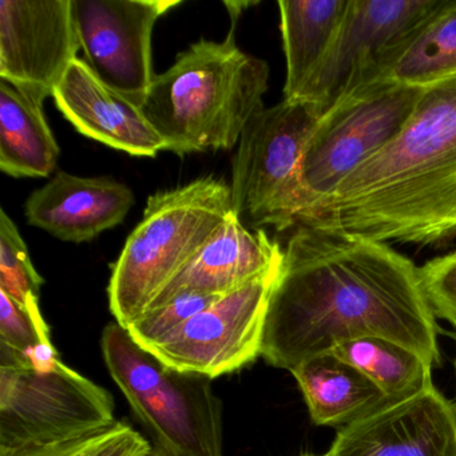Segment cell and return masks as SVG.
Returning a JSON list of instances; mask_svg holds the SVG:
<instances>
[{
    "instance_id": "1",
    "label": "cell",
    "mask_w": 456,
    "mask_h": 456,
    "mask_svg": "<svg viewBox=\"0 0 456 456\" xmlns=\"http://www.w3.org/2000/svg\"><path fill=\"white\" fill-rule=\"evenodd\" d=\"M420 269L384 242L298 225L272 292L261 357L292 372L346 341L383 338L440 364Z\"/></svg>"
},
{
    "instance_id": "2",
    "label": "cell",
    "mask_w": 456,
    "mask_h": 456,
    "mask_svg": "<svg viewBox=\"0 0 456 456\" xmlns=\"http://www.w3.org/2000/svg\"><path fill=\"white\" fill-rule=\"evenodd\" d=\"M298 225L384 244L455 240L456 76L424 87L399 134L306 210Z\"/></svg>"
},
{
    "instance_id": "3",
    "label": "cell",
    "mask_w": 456,
    "mask_h": 456,
    "mask_svg": "<svg viewBox=\"0 0 456 456\" xmlns=\"http://www.w3.org/2000/svg\"><path fill=\"white\" fill-rule=\"evenodd\" d=\"M268 85V63L242 52L232 30L223 42L202 38L181 53L141 109L167 151H232L263 110Z\"/></svg>"
},
{
    "instance_id": "4",
    "label": "cell",
    "mask_w": 456,
    "mask_h": 456,
    "mask_svg": "<svg viewBox=\"0 0 456 456\" xmlns=\"http://www.w3.org/2000/svg\"><path fill=\"white\" fill-rule=\"evenodd\" d=\"M233 213L231 185L215 177L149 197L113 266L108 295L114 322L127 328L140 319Z\"/></svg>"
},
{
    "instance_id": "5",
    "label": "cell",
    "mask_w": 456,
    "mask_h": 456,
    "mask_svg": "<svg viewBox=\"0 0 456 456\" xmlns=\"http://www.w3.org/2000/svg\"><path fill=\"white\" fill-rule=\"evenodd\" d=\"M103 360L156 442L177 456H225L223 403L212 379L170 367L117 322L102 333Z\"/></svg>"
},
{
    "instance_id": "6",
    "label": "cell",
    "mask_w": 456,
    "mask_h": 456,
    "mask_svg": "<svg viewBox=\"0 0 456 456\" xmlns=\"http://www.w3.org/2000/svg\"><path fill=\"white\" fill-rule=\"evenodd\" d=\"M110 392L62 362L0 344V447L45 444L117 420Z\"/></svg>"
},
{
    "instance_id": "7",
    "label": "cell",
    "mask_w": 456,
    "mask_h": 456,
    "mask_svg": "<svg viewBox=\"0 0 456 456\" xmlns=\"http://www.w3.org/2000/svg\"><path fill=\"white\" fill-rule=\"evenodd\" d=\"M423 89L392 82L362 85L324 111L301 159L296 225L399 134Z\"/></svg>"
},
{
    "instance_id": "8",
    "label": "cell",
    "mask_w": 456,
    "mask_h": 456,
    "mask_svg": "<svg viewBox=\"0 0 456 456\" xmlns=\"http://www.w3.org/2000/svg\"><path fill=\"white\" fill-rule=\"evenodd\" d=\"M322 114L314 103L282 100L250 119L232 164V199L240 220L253 229L295 228L301 159Z\"/></svg>"
},
{
    "instance_id": "9",
    "label": "cell",
    "mask_w": 456,
    "mask_h": 456,
    "mask_svg": "<svg viewBox=\"0 0 456 456\" xmlns=\"http://www.w3.org/2000/svg\"><path fill=\"white\" fill-rule=\"evenodd\" d=\"M281 265L220 296L149 351L170 367L212 380L255 362L261 356L266 312Z\"/></svg>"
},
{
    "instance_id": "10",
    "label": "cell",
    "mask_w": 456,
    "mask_h": 456,
    "mask_svg": "<svg viewBox=\"0 0 456 456\" xmlns=\"http://www.w3.org/2000/svg\"><path fill=\"white\" fill-rule=\"evenodd\" d=\"M447 0H349L324 61L300 101L327 111L362 86L379 63L396 52Z\"/></svg>"
},
{
    "instance_id": "11",
    "label": "cell",
    "mask_w": 456,
    "mask_h": 456,
    "mask_svg": "<svg viewBox=\"0 0 456 456\" xmlns=\"http://www.w3.org/2000/svg\"><path fill=\"white\" fill-rule=\"evenodd\" d=\"M180 4V0H73L77 36L90 70L141 108L156 78L154 26Z\"/></svg>"
},
{
    "instance_id": "12",
    "label": "cell",
    "mask_w": 456,
    "mask_h": 456,
    "mask_svg": "<svg viewBox=\"0 0 456 456\" xmlns=\"http://www.w3.org/2000/svg\"><path fill=\"white\" fill-rule=\"evenodd\" d=\"M79 50L73 0H0V79L45 102Z\"/></svg>"
},
{
    "instance_id": "13",
    "label": "cell",
    "mask_w": 456,
    "mask_h": 456,
    "mask_svg": "<svg viewBox=\"0 0 456 456\" xmlns=\"http://www.w3.org/2000/svg\"><path fill=\"white\" fill-rule=\"evenodd\" d=\"M322 456H456V405L431 386L338 429Z\"/></svg>"
},
{
    "instance_id": "14",
    "label": "cell",
    "mask_w": 456,
    "mask_h": 456,
    "mask_svg": "<svg viewBox=\"0 0 456 456\" xmlns=\"http://www.w3.org/2000/svg\"><path fill=\"white\" fill-rule=\"evenodd\" d=\"M58 110L85 137L135 157L167 151L140 106L103 84L77 58L53 92Z\"/></svg>"
},
{
    "instance_id": "15",
    "label": "cell",
    "mask_w": 456,
    "mask_h": 456,
    "mask_svg": "<svg viewBox=\"0 0 456 456\" xmlns=\"http://www.w3.org/2000/svg\"><path fill=\"white\" fill-rule=\"evenodd\" d=\"M135 199L132 189L110 177H78L60 172L28 196L30 225L62 241H92L124 223Z\"/></svg>"
},
{
    "instance_id": "16",
    "label": "cell",
    "mask_w": 456,
    "mask_h": 456,
    "mask_svg": "<svg viewBox=\"0 0 456 456\" xmlns=\"http://www.w3.org/2000/svg\"><path fill=\"white\" fill-rule=\"evenodd\" d=\"M284 250L277 242L272 241L263 229L245 228L233 213L194 260L159 293L148 311L183 293L228 295L265 276L281 265Z\"/></svg>"
},
{
    "instance_id": "17",
    "label": "cell",
    "mask_w": 456,
    "mask_h": 456,
    "mask_svg": "<svg viewBox=\"0 0 456 456\" xmlns=\"http://www.w3.org/2000/svg\"><path fill=\"white\" fill-rule=\"evenodd\" d=\"M290 373L316 426L343 428L388 400L364 373L332 352L300 362Z\"/></svg>"
},
{
    "instance_id": "18",
    "label": "cell",
    "mask_w": 456,
    "mask_h": 456,
    "mask_svg": "<svg viewBox=\"0 0 456 456\" xmlns=\"http://www.w3.org/2000/svg\"><path fill=\"white\" fill-rule=\"evenodd\" d=\"M349 0H280L287 62L284 100L300 101L335 41Z\"/></svg>"
},
{
    "instance_id": "19",
    "label": "cell",
    "mask_w": 456,
    "mask_h": 456,
    "mask_svg": "<svg viewBox=\"0 0 456 456\" xmlns=\"http://www.w3.org/2000/svg\"><path fill=\"white\" fill-rule=\"evenodd\" d=\"M58 157L44 102L0 79V170L17 178L49 177Z\"/></svg>"
},
{
    "instance_id": "20",
    "label": "cell",
    "mask_w": 456,
    "mask_h": 456,
    "mask_svg": "<svg viewBox=\"0 0 456 456\" xmlns=\"http://www.w3.org/2000/svg\"><path fill=\"white\" fill-rule=\"evenodd\" d=\"M452 76H456V0H447L396 52L381 61L367 84L426 87Z\"/></svg>"
},
{
    "instance_id": "21",
    "label": "cell",
    "mask_w": 456,
    "mask_h": 456,
    "mask_svg": "<svg viewBox=\"0 0 456 456\" xmlns=\"http://www.w3.org/2000/svg\"><path fill=\"white\" fill-rule=\"evenodd\" d=\"M330 352L364 373L388 400L404 399L434 386L431 362L388 338H354Z\"/></svg>"
},
{
    "instance_id": "22",
    "label": "cell",
    "mask_w": 456,
    "mask_h": 456,
    "mask_svg": "<svg viewBox=\"0 0 456 456\" xmlns=\"http://www.w3.org/2000/svg\"><path fill=\"white\" fill-rule=\"evenodd\" d=\"M151 444L130 424L116 420L79 436L45 444L0 447V456H145Z\"/></svg>"
},
{
    "instance_id": "23",
    "label": "cell",
    "mask_w": 456,
    "mask_h": 456,
    "mask_svg": "<svg viewBox=\"0 0 456 456\" xmlns=\"http://www.w3.org/2000/svg\"><path fill=\"white\" fill-rule=\"evenodd\" d=\"M42 284L17 225L6 210H0V290L31 314L44 316L39 308Z\"/></svg>"
},
{
    "instance_id": "24",
    "label": "cell",
    "mask_w": 456,
    "mask_h": 456,
    "mask_svg": "<svg viewBox=\"0 0 456 456\" xmlns=\"http://www.w3.org/2000/svg\"><path fill=\"white\" fill-rule=\"evenodd\" d=\"M218 297L220 296L183 293L169 303L146 312L126 330L140 346L146 349L151 348L183 327L189 319L208 308Z\"/></svg>"
},
{
    "instance_id": "25",
    "label": "cell",
    "mask_w": 456,
    "mask_h": 456,
    "mask_svg": "<svg viewBox=\"0 0 456 456\" xmlns=\"http://www.w3.org/2000/svg\"><path fill=\"white\" fill-rule=\"evenodd\" d=\"M0 344L28 356L49 354L55 348L50 340L44 316H37L0 290Z\"/></svg>"
},
{
    "instance_id": "26",
    "label": "cell",
    "mask_w": 456,
    "mask_h": 456,
    "mask_svg": "<svg viewBox=\"0 0 456 456\" xmlns=\"http://www.w3.org/2000/svg\"><path fill=\"white\" fill-rule=\"evenodd\" d=\"M419 269L435 316L444 319L456 330V249L429 260Z\"/></svg>"
},
{
    "instance_id": "27",
    "label": "cell",
    "mask_w": 456,
    "mask_h": 456,
    "mask_svg": "<svg viewBox=\"0 0 456 456\" xmlns=\"http://www.w3.org/2000/svg\"><path fill=\"white\" fill-rule=\"evenodd\" d=\"M145 456H177L173 451H170L169 448L162 445L161 443L154 442V444H151V451L146 453Z\"/></svg>"
},
{
    "instance_id": "28",
    "label": "cell",
    "mask_w": 456,
    "mask_h": 456,
    "mask_svg": "<svg viewBox=\"0 0 456 456\" xmlns=\"http://www.w3.org/2000/svg\"><path fill=\"white\" fill-rule=\"evenodd\" d=\"M300 456H316V455H312V453H303V455H300Z\"/></svg>"
},
{
    "instance_id": "29",
    "label": "cell",
    "mask_w": 456,
    "mask_h": 456,
    "mask_svg": "<svg viewBox=\"0 0 456 456\" xmlns=\"http://www.w3.org/2000/svg\"><path fill=\"white\" fill-rule=\"evenodd\" d=\"M455 370H456V360H455Z\"/></svg>"
}]
</instances>
